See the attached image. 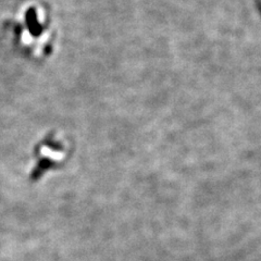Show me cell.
Returning <instances> with one entry per match:
<instances>
[{
    "label": "cell",
    "mask_w": 261,
    "mask_h": 261,
    "mask_svg": "<svg viewBox=\"0 0 261 261\" xmlns=\"http://www.w3.org/2000/svg\"><path fill=\"white\" fill-rule=\"evenodd\" d=\"M25 22L28 24L29 30L33 36H39L42 34L43 28L37 20V14L34 9H29L25 15Z\"/></svg>",
    "instance_id": "obj_1"
}]
</instances>
